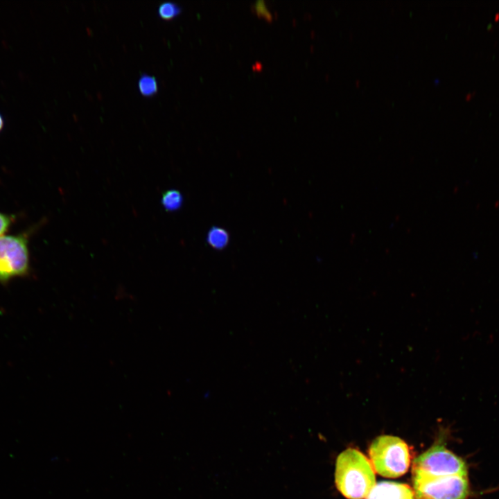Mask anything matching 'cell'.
Segmentation results:
<instances>
[{
	"label": "cell",
	"mask_w": 499,
	"mask_h": 499,
	"mask_svg": "<svg viewBox=\"0 0 499 499\" xmlns=\"http://www.w3.org/2000/svg\"><path fill=\"white\" fill-rule=\"evenodd\" d=\"M29 270L27 240L22 235L0 237V283L25 276Z\"/></svg>",
	"instance_id": "cell-5"
},
{
	"label": "cell",
	"mask_w": 499,
	"mask_h": 499,
	"mask_svg": "<svg viewBox=\"0 0 499 499\" xmlns=\"http://www.w3.org/2000/svg\"><path fill=\"white\" fill-rule=\"evenodd\" d=\"M11 223L10 216L0 212V237L8 229Z\"/></svg>",
	"instance_id": "cell-12"
},
{
	"label": "cell",
	"mask_w": 499,
	"mask_h": 499,
	"mask_svg": "<svg viewBox=\"0 0 499 499\" xmlns=\"http://www.w3.org/2000/svg\"><path fill=\"white\" fill-rule=\"evenodd\" d=\"M442 439L438 440L414 460L412 472L435 477L468 476L466 461L447 448Z\"/></svg>",
	"instance_id": "cell-4"
},
{
	"label": "cell",
	"mask_w": 499,
	"mask_h": 499,
	"mask_svg": "<svg viewBox=\"0 0 499 499\" xmlns=\"http://www.w3.org/2000/svg\"><path fill=\"white\" fill-rule=\"evenodd\" d=\"M5 121L3 115L0 113V132L4 127Z\"/></svg>",
	"instance_id": "cell-13"
},
{
	"label": "cell",
	"mask_w": 499,
	"mask_h": 499,
	"mask_svg": "<svg viewBox=\"0 0 499 499\" xmlns=\"http://www.w3.org/2000/svg\"><path fill=\"white\" fill-rule=\"evenodd\" d=\"M161 204L166 211H177L183 204L182 194L177 189H168L163 193Z\"/></svg>",
	"instance_id": "cell-8"
},
{
	"label": "cell",
	"mask_w": 499,
	"mask_h": 499,
	"mask_svg": "<svg viewBox=\"0 0 499 499\" xmlns=\"http://www.w3.org/2000/svg\"><path fill=\"white\" fill-rule=\"evenodd\" d=\"M374 470L387 478L405 474L410 464L411 455L408 444L401 438L380 435L370 444L368 450Z\"/></svg>",
	"instance_id": "cell-2"
},
{
	"label": "cell",
	"mask_w": 499,
	"mask_h": 499,
	"mask_svg": "<svg viewBox=\"0 0 499 499\" xmlns=\"http://www.w3.org/2000/svg\"><path fill=\"white\" fill-rule=\"evenodd\" d=\"M209 245L216 250H222L229 243V233L223 228L219 227H211L207 236Z\"/></svg>",
	"instance_id": "cell-7"
},
{
	"label": "cell",
	"mask_w": 499,
	"mask_h": 499,
	"mask_svg": "<svg viewBox=\"0 0 499 499\" xmlns=\"http://www.w3.org/2000/svg\"><path fill=\"white\" fill-rule=\"evenodd\" d=\"M139 93L146 97L156 94L158 91V84L155 77L143 73L138 81Z\"/></svg>",
	"instance_id": "cell-9"
},
{
	"label": "cell",
	"mask_w": 499,
	"mask_h": 499,
	"mask_svg": "<svg viewBox=\"0 0 499 499\" xmlns=\"http://www.w3.org/2000/svg\"><path fill=\"white\" fill-rule=\"evenodd\" d=\"M182 12V8L173 1H164L161 3L157 9L158 15L166 20H170L177 17Z\"/></svg>",
	"instance_id": "cell-10"
},
{
	"label": "cell",
	"mask_w": 499,
	"mask_h": 499,
	"mask_svg": "<svg viewBox=\"0 0 499 499\" xmlns=\"http://www.w3.org/2000/svg\"><path fill=\"white\" fill-rule=\"evenodd\" d=\"M366 499H415L413 489L408 484L383 481L375 484Z\"/></svg>",
	"instance_id": "cell-6"
},
{
	"label": "cell",
	"mask_w": 499,
	"mask_h": 499,
	"mask_svg": "<svg viewBox=\"0 0 499 499\" xmlns=\"http://www.w3.org/2000/svg\"><path fill=\"white\" fill-rule=\"evenodd\" d=\"M335 482L338 491L347 498L363 499L376 484L374 470L360 451L347 448L338 456Z\"/></svg>",
	"instance_id": "cell-1"
},
{
	"label": "cell",
	"mask_w": 499,
	"mask_h": 499,
	"mask_svg": "<svg viewBox=\"0 0 499 499\" xmlns=\"http://www.w3.org/2000/svg\"><path fill=\"white\" fill-rule=\"evenodd\" d=\"M254 10L257 15L264 17L268 21L272 20V15L268 10L263 1H258L253 6Z\"/></svg>",
	"instance_id": "cell-11"
},
{
	"label": "cell",
	"mask_w": 499,
	"mask_h": 499,
	"mask_svg": "<svg viewBox=\"0 0 499 499\" xmlns=\"http://www.w3.org/2000/svg\"><path fill=\"white\" fill-rule=\"evenodd\" d=\"M415 499H469L471 489L468 476L435 477L412 472Z\"/></svg>",
	"instance_id": "cell-3"
}]
</instances>
